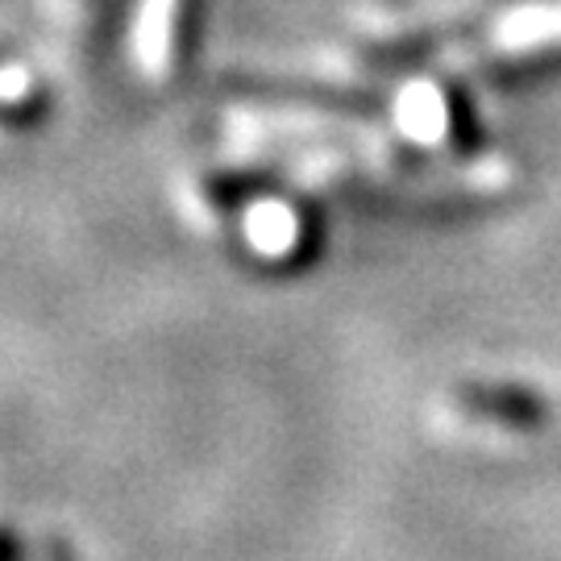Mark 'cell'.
I'll use <instances>...</instances> for the list:
<instances>
[{"mask_svg":"<svg viewBox=\"0 0 561 561\" xmlns=\"http://www.w3.org/2000/svg\"><path fill=\"white\" fill-rule=\"evenodd\" d=\"M175 9L180 0H141L134 18V55L141 71L162 76L171 67V34H175Z\"/></svg>","mask_w":561,"mask_h":561,"instance_id":"cell-1","label":"cell"}]
</instances>
